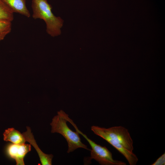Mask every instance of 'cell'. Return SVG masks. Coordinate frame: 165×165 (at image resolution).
<instances>
[{
	"label": "cell",
	"instance_id": "obj_1",
	"mask_svg": "<svg viewBox=\"0 0 165 165\" xmlns=\"http://www.w3.org/2000/svg\"><path fill=\"white\" fill-rule=\"evenodd\" d=\"M31 7L33 18L45 21L46 31L49 35L54 37L61 34L64 21L60 17L54 15L52 11V6L47 0H32Z\"/></svg>",
	"mask_w": 165,
	"mask_h": 165
},
{
	"label": "cell",
	"instance_id": "obj_2",
	"mask_svg": "<svg viewBox=\"0 0 165 165\" xmlns=\"http://www.w3.org/2000/svg\"><path fill=\"white\" fill-rule=\"evenodd\" d=\"M66 113L62 110L58 112L50 123L51 132L57 133L62 135L66 140L68 145V153L72 152L79 148L90 151L87 146L81 141L79 133L77 131H73L68 126L65 118Z\"/></svg>",
	"mask_w": 165,
	"mask_h": 165
},
{
	"label": "cell",
	"instance_id": "obj_3",
	"mask_svg": "<svg viewBox=\"0 0 165 165\" xmlns=\"http://www.w3.org/2000/svg\"><path fill=\"white\" fill-rule=\"evenodd\" d=\"M91 130L96 135L103 139L110 138L120 143L128 151L133 152V141L128 130L122 126H115L106 128L93 126Z\"/></svg>",
	"mask_w": 165,
	"mask_h": 165
},
{
	"label": "cell",
	"instance_id": "obj_4",
	"mask_svg": "<svg viewBox=\"0 0 165 165\" xmlns=\"http://www.w3.org/2000/svg\"><path fill=\"white\" fill-rule=\"evenodd\" d=\"M31 148L30 144L10 143L7 146L6 152L9 157L15 160L16 165H24V158Z\"/></svg>",
	"mask_w": 165,
	"mask_h": 165
},
{
	"label": "cell",
	"instance_id": "obj_5",
	"mask_svg": "<svg viewBox=\"0 0 165 165\" xmlns=\"http://www.w3.org/2000/svg\"><path fill=\"white\" fill-rule=\"evenodd\" d=\"M27 131L22 134L24 136L26 141L32 145L36 150L39 156L40 160L42 165H51L53 155L52 154H48L44 153L39 148L37 145L33 135L31 132L30 128L27 127Z\"/></svg>",
	"mask_w": 165,
	"mask_h": 165
},
{
	"label": "cell",
	"instance_id": "obj_6",
	"mask_svg": "<svg viewBox=\"0 0 165 165\" xmlns=\"http://www.w3.org/2000/svg\"><path fill=\"white\" fill-rule=\"evenodd\" d=\"M2 0L13 13H17L27 17L30 16L26 5V0Z\"/></svg>",
	"mask_w": 165,
	"mask_h": 165
},
{
	"label": "cell",
	"instance_id": "obj_7",
	"mask_svg": "<svg viewBox=\"0 0 165 165\" xmlns=\"http://www.w3.org/2000/svg\"><path fill=\"white\" fill-rule=\"evenodd\" d=\"M3 140L16 144H24L26 141L22 134L13 128L6 129L3 133Z\"/></svg>",
	"mask_w": 165,
	"mask_h": 165
},
{
	"label": "cell",
	"instance_id": "obj_8",
	"mask_svg": "<svg viewBox=\"0 0 165 165\" xmlns=\"http://www.w3.org/2000/svg\"><path fill=\"white\" fill-rule=\"evenodd\" d=\"M13 19V13L2 0H0V20L11 22Z\"/></svg>",
	"mask_w": 165,
	"mask_h": 165
},
{
	"label": "cell",
	"instance_id": "obj_9",
	"mask_svg": "<svg viewBox=\"0 0 165 165\" xmlns=\"http://www.w3.org/2000/svg\"><path fill=\"white\" fill-rule=\"evenodd\" d=\"M12 30L11 22L0 20V41L11 31Z\"/></svg>",
	"mask_w": 165,
	"mask_h": 165
},
{
	"label": "cell",
	"instance_id": "obj_10",
	"mask_svg": "<svg viewBox=\"0 0 165 165\" xmlns=\"http://www.w3.org/2000/svg\"><path fill=\"white\" fill-rule=\"evenodd\" d=\"M165 163V153L159 157L156 160L152 165H163Z\"/></svg>",
	"mask_w": 165,
	"mask_h": 165
}]
</instances>
